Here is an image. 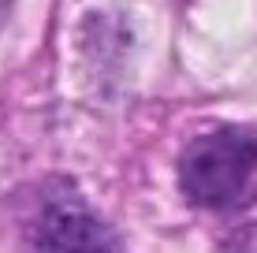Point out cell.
<instances>
[{"instance_id":"cell-1","label":"cell","mask_w":257,"mask_h":253,"mask_svg":"<svg viewBox=\"0 0 257 253\" xmlns=\"http://www.w3.org/2000/svg\"><path fill=\"white\" fill-rule=\"evenodd\" d=\"M179 182L187 201L212 212H235L257 194V130L216 127L194 138L179 156Z\"/></svg>"},{"instance_id":"cell-2","label":"cell","mask_w":257,"mask_h":253,"mask_svg":"<svg viewBox=\"0 0 257 253\" xmlns=\"http://www.w3.org/2000/svg\"><path fill=\"white\" fill-rule=\"evenodd\" d=\"M34 253H123V246L78 194L56 190L34 223Z\"/></svg>"},{"instance_id":"cell-3","label":"cell","mask_w":257,"mask_h":253,"mask_svg":"<svg viewBox=\"0 0 257 253\" xmlns=\"http://www.w3.org/2000/svg\"><path fill=\"white\" fill-rule=\"evenodd\" d=\"M220 253H257V220L253 223H242L238 231H231L224 238Z\"/></svg>"}]
</instances>
